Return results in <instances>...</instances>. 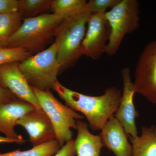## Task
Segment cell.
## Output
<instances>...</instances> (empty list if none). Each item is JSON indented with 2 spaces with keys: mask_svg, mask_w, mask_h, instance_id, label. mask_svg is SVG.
<instances>
[{
  "mask_svg": "<svg viewBox=\"0 0 156 156\" xmlns=\"http://www.w3.org/2000/svg\"><path fill=\"white\" fill-rule=\"evenodd\" d=\"M52 89L55 91L66 105L84 115L94 131L101 130L111 117L114 116L120 101L121 91L116 87H110L103 95L92 96L71 90L56 81Z\"/></svg>",
  "mask_w": 156,
  "mask_h": 156,
  "instance_id": "obj_1",
  "label": "cell"
},
{
  "mask_svg": "<svg viewBox=\"0 0 156 156\" xmlns=\"http://www.w3.org/2000/svg\"><path fill=\"white\" fill-rule=\"evenodd\" d=\"M64 18L52 13L23 19L4 47L23 48L32 55L40 53L54 38L56 29Z\"/></svg>",
  "mask_w": 156,
  "mask_h": 156,
  "instance_id": "obj_2",
  "label": "cell"
},
{
  "mask_svg": "<svg viewBox=\"0 0 156 156\" xmlns=\"http://www.w3.org/2000/svg\"><path fill=\"white\" fill-rule=\"evenodd\" d=\"M92 13L87 9L66 17L55 33L57 58L60 71L73 66L83 56L81 44L86 34V26Z\"/></svg>",
  "mask_w": 156,
  "mask_h": 156,
  "instance_id": "obj_3",
  "label": "cell"
},
{
  "mask_svg": "<svg viewBox=\"0 0 156 156\" xmlns=\"http://www.w3.org/2000/svg\"><path fill=\"white\" fill-rule=\"evenodd\" d=\"M55 43L40 53L20 62V69L31 87L41 91L50 90L58 81L60 66Z\"/></svg>",
  "mask_w": 156,
  "mask_h": 156,
  "instance_id": "obj_4",
  "label": "cell"
},
{
  "mask_svg": "<svg viewBox=\"0 0 156 156\" xmlns=\"http://www.w3.org/2000/svg\"><path fill=\"white\" fill-rule=\"evenodd\" d=\"M41 108L46 113L53 125L56 140L60 147L73 139L71 129H76V122L83 116L64 105L54 97L50 90L41 91L32 87Z\"/></svg>",
  "mask_w": 156,
  "mask_h": 156,
  "instance_id": "obj_5",
  "label": "cell"
},
{
  "mask_svg": "<svg viewBox=\"0 0 156 156\" xmlns=\"http://www.w3.org/2000/svg\"><path fill=\"white\" fill-rule=\"evenodd\" d=\"M139 2L136 0H121L119 4L105 13L111 32L105 52L115 55L127 34L134 32L139 27Z\"/></svg>",
  "mask_w": 156,
  "mask_h": 156,
  "instance_id": "obj_6",
  "label": "cell"
},
{
  "mask_svg": "<svg viewBox=\"0 0 156 156\" xmlns=\"http://www.w3.org/2000/svg\"><path fill=\"white\" fill-rule=\"evenodd\" d=\"M133 83L136 93L156 105V40L148 44L140 54Z\"/></svg>",
  "mask_w": 156,
  "mask_h": 156,
  "instance_id": "obj_7",
  "label": "cell"
},
{
  "mask_svg": "<svg viewBox=\"0 0 156 156\" xmlns=\"http://www.w3.org/2000/svg\"><path fill=\"white\" fill-rule=\"evenodd\" d=\"M105 12L92 14L89 17L88 29L81 44L83 55L96 60L105 53L110 36L109 24Z\"/></svg>",
  "mask_w": 156,
  "mask_h": 156,
  "instance_id": "obj_8",
  "label": "cell"
},
{
  "mask_svg": "<svg viewBox=\"0 0 156 156\" xmlns=\"http://www.w3.org/2000/svg\"><path fill=\"white\" fill-rule=\"evenodd\" d=\"M122 75L124 87L123 94L114 116L122 126L127 135L134 138L138 136L135 120L139 114L135 108L133 101L136 91L134 83L131 80L130 68H123Z\"/></svg>",
  "mask_w": 156,
  "mask_h": 156,
  "instance_id": "obj_9",
  "label": "cell"
},
{
  "mask_svg": "<svg viewBox=\"0 0 156 156\" xmlns=\"http://www.w3.org/2000/svg\"><path fill=\"white\" fill-rule=\"evenodd\" d=\"M20 62L0 66V86L8 89L18 99L41 109L38 100L19 67Z\"/></svg>",
  "mask_w": 156,
  "mask_h": 156,
  "instance_id": "obj_10",
  "label": "cell"
},
{
  "mask_svg": "<svg viewBox=\"0 0 156 156\" xmlns=\"http://www.w3.org/2000/svg\"><path fill=\"white\" fill-rule=\"evenodd\" d=\"M22 126L29 136L33 147L56 140V134L49 117L41 108H35L18 120L17 126Z\"/></svg>",
  "mask_w": 156,
  "mask_h": 156,
  "instance_id": "obj_11",
  "label": "cell"
},
{
  "mask_svg": "<svg viewBox=\"0 0 156 156\" xmlns=\"http://www.w3.org/2000/svg\"><path fill=\"white\" fill-rule=\"evenodd\" d=\"M102 146L115 156H131L132 146L122 126L113 116L107 122L98 134Z\"/></svg>",
  "mask_w": 156,
  "mask_h": 156,
  "instance_id": "obj_12",
  "label": "cell"
},
{
  "mask_svg": "<svg viewBox=\"0 0 156 156\" xmlns=\"http://www.w3.org/2000/svg\"><path fill=\"white\" fill-rule=\"evenodd\" d=\"M35 108L19 99L0 105V132L8 138L24 143L26 140L16 133L14 127L18 120Z\"/></svg>",
  "mask_w": 156,
  "mask_h": 156,
  "instance_id": "obj_13",
  "label": "cell"
},
{
  "mask_svg": "<svg viewBox=\"0 0 156 156\" xmlns=\"http://www.w3.org/2000/svg\"><path fill=\"white\" fill-rule=\"evenodd\" d=\"M76 130L75 144L77 156H100L103 146L98 135L90 133L88 124L82 120L77 121Z\"/></svg>",
  "mask_w": 156,
  "mask_h": 156,
  "instance_id": "obj_14",
  "label": "cell"
},
{
  "mask_svg": "<svg viewBox=\"0 0 156 156\" xmlns=\"http://www.w3.org/2000/svg\"><path fill=\"white\" fill-rule=\"evenodd\" d=\"M141 135L130 137L132 146L131 156H156V127L142 126Z\"/></svg>",
  "mask_w": 156,
  "mask_h": 156,
  "instance_id": "obj_15",
  "label": "cell"
},
{
  "mask_svg": "<svg viewBox=\"0 0 156 156\" xmlns=\"http://www.w3.org/2000/svg\"><path fill=\"white\" fill-rule=\"evenodd\" d=\"M22 21L19 12L0 14V47H4L9 38L21 26Z\"/></svg>",
  "mask_w": 156,
  "mask_h": 156,
  "instance_id": "obj_16",
  "label": "cell"
},
{
  "mask_svg": "<svg viewBox=\"0 0 156 156\" xmlns=\"http://www.w3.org/2000/svg\"><path fill=\"white\" fill-rule=\"evenodd\" d=\"M86 0H52L53 14L65 18L80 13L87 6Z\"/></svg>",
  "mask_w": 156,
  "mask_h": 156,
  "instance_id": "obj_17",
  "label": "cell"
},
{
  "mask_svg": "<svg viewBox=\"0 0 156 156\" xmlns=\"http://www.w3.org/2000/svg\"><path fill=\"white\" fill-rule=\"evenodd\" d=\"M52 0H20L19 13L22 19L33 18L51 10Z\"/></svg>",
  "mask_w": 156,
  "mask_h": 156,
  "instance_id": "obj_18",
  "label": "cell"
},
{
  "mask_svg": "<svg viewBox=\"0 0 156 156\" xmlns=\"http://www.w3.org/2000/svg\"><path fill=\"white\" fill-rule=\"evenodd\" d=\"M60 147L56 140L42 144L27 151L17 150L1 153L0 156H54Z\"/></svg>",
  "mask_w": 156,
  "mask_h": 156,
  "instance_id": "obj_19",
  "label": "cell"
},
{
  "mask_svg": "<svg viewBox=\"0 0 156 156\" xmlns=\"http://www.w3.org/2000/svg\"><path fill=\"white\" fill-rule=\"evenodd\" d=\"M31 56L23 48L0 47V66L10 62H22Z\"/></svg>",
  "mask_w": 156,
  "mask_h": 156,
  "instance_id": "obj_20",
  "label": "cell"
},
{
  "mask_svg": "<svg viewBox=\"0 0 156 156\" xmlns=\"http://www.w3.org/2000/svg\"><path fill=\"white\" fill-rule=\"evenodd\" d=\"M121 0H90L87 2L86 9L92 14L106 12L107 9H112Z\"/></svg>",
  "mask_w": 156,
  "mask_h": 156,
  "instance_id": "obj_21",
  "label": "cell"
},
{
  "mask_svg": "<svg viewBox=\"0 0 156 156\" xmlns=\"http://www.w3.org/2000/svg\"><path fill=\"white\" fill-rule=\"evenodd\" d=\"M19 8L18 0H0V14L17 13Z\"/></svg>",
  "mask_w": 156,
  "mask_h": 156,
  "instance_id": "obj_22",
  "label": "cell"
},
{
  "mask_svg": "<svg viewBox=\"0 0 156 156\" xmlns=\"http://www.w3.org/2000/svg\"><path fill=\"white\" fill-rule=\"evenodd\" d=\"M76 154L75 140L72 139L62 147L54 156H75Z\"/></svg>",
  "mask_w": 156,
  "mask_h": 156,
  "instance_id": "obj_23",
  "label": "cell"
},
{
  "mask_svg": "<svg viewBox=\"0 0 156 156\" xmlns=\"http://www.w3.org/2000/svg\"><path fill=\"white\" fill-rule=\"evenodd\" d=\"M18 99L8 89L0 86V105Z\"/></svg>",
  "mask_w": 156,
  "mask_h": 156,
  "instance_id": "obj_24",
  "label": "cell"
},
{
  "mask_svg": "<svg viewBox=\"0 0 156 156\" xmlns=\"http://www.w3.org/2000/svg\"><path fill=\"white\" fill-rule=\"evenodd\" d=\"M16 143L20 144H23V143L19 141V140L10 139L6 136H0V143Z\"/></svg>",
  "mask_w": 156,
  "mask_h": 156,
  "instance_id": "obj_25",
  "label": "cell"
}]
</instances>
